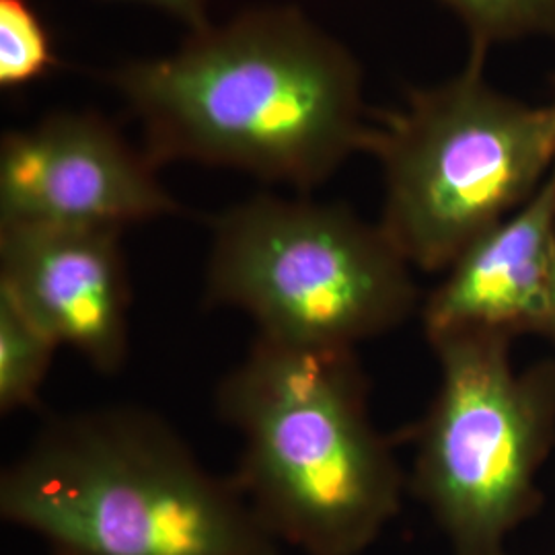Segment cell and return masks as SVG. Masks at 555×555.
Masks as SVG:
<instances>
[{"label":"cell","mask_w":555,"mask_h":555,"mask_svg":"<svg viewBox=\"0 0 555 555\" xmlns=\"http://www.w3.org/2000/svg\"><path fill=\"white\" fill-rule=\"evenodd\" d=\"M56 66L48 27L29 0H0V87L17 89Z\"/></svg>","instance_id":"obj_11"},{"label":"cell","mask_w":555,"mask_h":555,"mask_svg":"<svg viewBox=\"0 0 555 555\" xmlns=\"http://www.w3.org/2000/svg\"><path fill=\"white\" fill-rule=\"evenodd\" d=\"M118 229L0 224V293L91 369L114 375L130 352V276Z\"/></svg>","instance_id":"obj_8"},{"label":"cell","mask_w":555,"mask_h":555,"mask_svg":"<svg viewBox=\"0 0 555 555\" xmlns=\"http://www.w3.org/2000/svg\"><path fill=\"white\" fill-rule=\"evenodd\" d=\"M56 339L20 305L0 293V412L11 416L40 399L59 352Z\"/></svg>","instance_id":"obj_10"},{"label":"cell","mask_w":555,"mask_h":555,"mask_svg":"<svg viewBox=\"0 0 555 555\" xmlns=\"http://www.w3.org/2000/svg\"><path fill=\"white\" fill-rule=\"evenodd\" d=\"M217 410L241 438L233 479L280 545L364 554L399 513L405 481L357 348L258 336L220 380Z\"/></svg>","instance_id":"obj_3"},{"label":"cell","mask_w":555,"mask_h":555,"mask_svg":"<svg viewBox=\"0 0 555 555\" xmlns=\"http://www.w3.org/2000/svg\"><path fill=\"white\" fill-rule=\"evenodd\" d=\"M412 270L380 224L341 204L258 194L212 222L204 298L261 337L357 348L416 311Z\"/></svg>","instance_id":"obj_5"},{"label":"cell","mask_w":555,"mask_h":555,"mask_svg":"<svg viewBox=\"0 0 555 555\" xmlns=\"http://www.w3.org/2000/svg\"><path fill=\"white\" fill-rule=\"evenodd\" d=\"M541 336L552 337L555 341V256L554 266H552V278H550V297H547V315H545V325Z\"/></svg>","instance_id":"obj_14"},{"label":"cell","mask_w":555,"mask_h":555,"mask_svg":"<svg viewBox=\"0 0 555 555\" xmlns=\"http://www.w3.org/2000/svg\"><path fill=\"white\" fill-rule=\"evenodd\" d=\"M159 167L98 114L56 112L0 142V224L126 231L178 215Z\"/></svg>","instance_id":"obj_7"},{"label":"cell","mask_w":555,"mask_h":555,"mask_svg":"<svg viewBox=\"0 0 555 555\" xmlns=\"http://www.w3.org/2000/svg\"><path fill=\"white\" fill-rule=\"evenodd\" d=\"M506 555H508V554H506Z\"/></svg>","instance_id":"obj_16"},{"label":"cell","mask_w":555,"mask_h":555,"mask_svg":"<svg viewBox=\"0 0 555 555\" xmlns=\"http://www.w3.org/2000/svg\"><path fill=\"white\" fill-rule=\"evenodd\" d=\"M472 34L474 48L533 34H555V0H442Z\"/></svg>","instance_id":"obj_12"},{"label":"cell","mask_w":555,"mask_h":555,"mask_svg":"<svg viewBox=\"0 0 555 555\" xmlns=\"http://www.w3.org/2000/svg\"><path fill=\"white\" fill-rule=\"evenodd\" d=\"M486 50L373 126L383 167L380 229L416 270L447 272L472 243L533 198L555 165V109L483 79Z\"/></svg>","instance_id":"obj_4"},{"label":"cell","mask_w":555,"mask_h":555,"mask_svg":"<svg viewBox=\"0 0 555 555\" xmlns=\"http://www.w3.org/2000/svg\"><path fill=\"white\" fill-rule=\"evenodd\" d=\"M552 107H554V109H555V101H554V103H552Z\"/></svg>","instance_id":"obj_15"},{"label":"cell","mask_w":555,"mask_h":555,"mask_svg":"<svg viewBox=\"0 0 555 555\" xmlns=\"http://www.w3.org/2000/svg\"><path fill=\"white\" fill-rule=\"evenodd\" d=\"M124 2H140L160 9L163 13L176 17L183 25L190 27V31L202 29L210 25L208 21V0H124Z\"/></svg>","instance_id":"obj_13"},{"label":"cell","mask_w":555,"mask_h":555,"mask_svg":"<svg viewBox=\"0 0 555 555\" xmlns=\"http://www.w3.org/2000/svg\"><path fill=\"white\" fill-rule=\"evenodd\" d=\"M515 337L463 332L433 341L437 396L417 428L410 476L453 555H506L541 506L555 442V360L516 373Z\"/></svg>","instance_id":"obj_6"},{"label":"cell","mask_w":555,"mask_h":555,"mask_svg":"<svg viewBox=\"0 0 555 555\" xmlns=\"http://www.w3.org/2000/svg\"><path fill=\"white\" fill-rule=\"evenodd\" d=\"M0 516L52 555H282L237 481L137 405L52 417L2 472Z\"/></svg>","instance_id":"obj_2"},{"label":"cell","mask_w":555,"mask_h":555,"mask_svg":"<svg viewBox=\"0 0 555 555\" xmlns=\"http://www.w3.org/2000/svg\"><path fill=\"white\" fill-rule=\"evenodd\" d=\"M109 80L157 167H229L305 194L373 139L357 60L293 7L206 25L171 56L126 62Z\"/></svg>","instance_id":"obj_1"},{"label":"cell","mask_w":555,"mask_h":555,"mask_svg":"<svg viewBox=\"0 0 555 555\" xmlns=\"http://www.w3.org/2000/svg\"><path fill=\"white\" fill-rule=\"evenodd\" d=\"M555 256V165L533 198L472 243L424 300L428 344L463 332L541 334Z\"/></svg>","instance_id":"obj_9"}]
</instances>
